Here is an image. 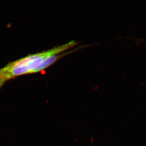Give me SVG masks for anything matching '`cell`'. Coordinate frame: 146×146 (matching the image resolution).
Masks as SVG:
<instances>
[{
	"label": "cell",
	"mask_w": 146,
	"mask_h": 146,
	"mask_svg": "<svg viewBox=\"0 0 146 146\" xmlns=\"http://www.w3.org/2000/svg\"><path fill=\"white\" fill-rule=\"evenodd\" d=\"M76 44V42L74 41H71L48 50L29 55L8 64L0 69V88L7 82L13 78L25 74L36 73L38 68L46 58L62 54Z\"/></svg>",
	"instance_id": "cell-1"
}]
</instances>
